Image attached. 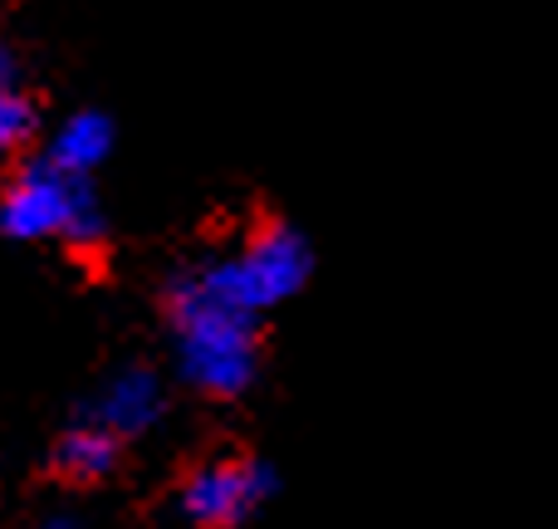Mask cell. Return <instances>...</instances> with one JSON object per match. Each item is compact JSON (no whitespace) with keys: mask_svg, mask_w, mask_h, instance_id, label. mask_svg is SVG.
Segmentation results:
<instances>
[{"mask_svg":"<svg viewBox=\"0 0 558 529\" xmlns=\"http://www.w3.org/2000/svg\"><path fill=\"white\" fill-rule=\"evenodd\" d=\"M182 377L206 397H241L260 373V314L245 309L216 279L211 265H192L162 294Z\"/></svg>","mask_w":558,"mask_h":529,"instance_id":"obj_1","label":"cell"},{"mask_svg":"<svg viewBox=\"0 0 558 529\" xmlns=\"http://www.w3.org/2000/svg\"><path fill=\"white\" fill-rule=\"evenodd\" d=\"M39 529H74L69 520H49V525H39Z\"/></svg>","mask_w":558,"mask_h":529,"instance_id":"obj_10","label":"cell"},{"mask_svg":"<svg viewBox=\"0 0 558 529\" xmlns=\"http://www.w3.org/2000/svg\"><path fill=\"white\" fill-rule=\"evenodd\" d=\"M206 265L216 269V279H221L245 309L270 314V309H279L284 299H294L299 289L308 285V275H314V251H308V241L289 221L265 216V221H255L251 231L241 236L235 251L211 255Z\"/></svg>","mask_w":558,"mask_h":529,"instance_id":"obj_3","label":"cell"},{"mask_svg":"<svg viewBox=\"0 0 558 529\" xmlns=\"http://www.w3.org/2000/svg\"><path fill=\"white\" fill-rule=\"evenodd\" d=\"M123 442L128 436L118 426L84 417L74 422L54 446H49V476L69 491H94V485L113 481L118 466H123Z\"/></svg>","mask_w":558,"mask_h":529,"instance_id":"obj_5","label":"cell"},{"mask_svg":"<svg viewBox=\"0 0 558 529\" xmlns=\"http://www.w3.org/2000/svg\"><path fill=\"white\" fill-rule=\"evenodd\" d=\"M39 133V108L25 88H0V172L20 163L29 143Z\"/></svg>","mask_w":558,"mask_h":529,"instance_id":"obj_8","label":"cell"},{"mask_svg":"<svg viewBox=\"0 0 558 529\" xmlns=\"http://www.w3.org/2000/svg\"><path fill=\"white\" fill-rule=\"evenodd\" d=\"M275 491V476L251 452H216L196 461L182 481V515L196 529H235L245 525Z\"/></svg>","mask_w":558,"mask_h":529,"instance_id":"obj_4","label":"cell"},{"mask_svg":"<svg viewBox=\"0 0 558 529\" xmlns=\"http://www.w3.org/2000/svg\"><path fill=\"white\" fill-rule=\"evenodd\" d=\"M118 143V128L108 113H98V108H78V113H69L64 123L49 133L45 153L54 157L59 167H69V172H84L94 177L98 167L108 163V153H113Z\"/></svg>","mask_w":558,"mask_h":529,"instance_id":"obj_6","label":"cell"},{"mask_svg":"<svg viewBox=\"0 0 558 529\" xmlns=\"http://www.w3.org/2000/svg\"><path fill=\"white\" fill-rule=\"evenodd\" d=\"M162 412V397H157V377L143 373V368H133V373H123L113 387H108V402L98 407V422L118 426L123 436H133L137 426H147L153 417Z\"/></svg>","mask_w":558,"mask_h":529,"instance_id":"obj_7","label":"cell"},{"mask_svg":"<svg viewBox=\"0 0 558 529\" xmlns=\"http://www.w3.org/2000/svg\"><path fill=\"white\" fill-rule=\"evenodd\" d=\"M0 231L10 241H54L69 251H98L108 241V212L94 177L69 172L49 153L20 157L0 182Z\"/></svg>","mask_w":558,"mask_h":529,"instance_id":"obj_2","label":"cell"},{"mask_svg":"<svg viewBox=\"0 0 558 529\" xmlns=\"http://www.w3.org/2000/svg\"><path fill=\"white\" fill-rule=\"evenodd\" d=\"M0 88H20V55L5 35H0Z\"/></svg>","mask_w":558,"mask_h":529,"instance_id":"obj_9","label":"cell"}]
</instances>
